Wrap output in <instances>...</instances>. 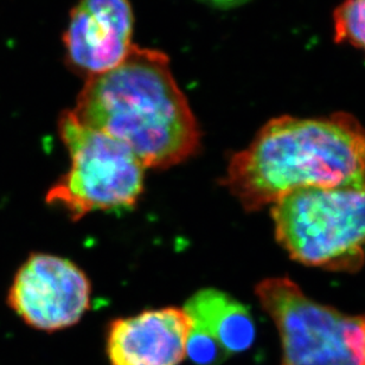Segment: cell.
Returning <instances> with one entry per match:
<instances>
[{
    "instance_id": "obj_12",
    "label": "cell",
    "mask_w": 365,
    "mask_h": 365,
    "mask_svg": "<svg viewBox=\"0 0 365 365\" xmlns=\"http://www.w3.org/2000/svg\"><path fill=\"white\" fill-rule=\"evenodd\" d=\"M207 4H210L211 6L217 7V9H223V10H228V9H234V7H239L245 4L250 3L252 0H204Z\"/></svg>"
},
{
    "instance_id": "obj_6",
    "label": "cell",
    "mask_w": 365,
    "mask_h": 365,
    "mask_svg": "<svg viewBox=\"0 0 365 365\" xmlns=\"http://www.w3.org/2000/svg\"><path fill=\"white\" fill-rule=\"evenodd\" d=\"M91 292L88 277L71 260L32 254L14 277L9 304L29 327L55 332L80 322Z\"/></svg>"
},
{
    "instance_id": "obj_11",
    "label": "cell",
    "mask_w": 365,
    "mask_h": 365,
    "mask_svg": "<svg viewBox=\"0 0 365 365\" xmlns=\"http://www.w3.org/2000/svg\"><path fill=\"white\" fill-rule=\"evenodd\" d=\"M186 356L197 365H218L228 359L214 338L195 327L189 336Z\"/></svg>"
},
{
    "instance_id": "obj_7",
    "label": "cell",
    "mask_w": 365,
    "mask_h": 365,
    "mask_svg": "<svg viewBox=\"0 0 365 365\" xmlns=\"http://www.w3.org/2000/svg\"><path fill=\"white\" fill-rule=\"evenodd\" d=\"M133 26L130 0H80L63 36L68 66L86 80L115 68L133 48Z\"/></svg>"
},
{
    "instance_id": "obj_10",
    "label": "cell",
    "mask_w": 365,
    "mask_h": 365,
    "mask_svg": "<svg viewBox=\"0 0 365 365\" xmlns=\"http://www.w3.org/2000/svg\"><path fill=\"white\" fill-rule=\"evenodd\" d=\"M334 42L365 55V0H344L334 12Z\"/></svg>"
},
{
    "instance_id": "obj_1",
    "label": "cell",
    "mask_w": 365,
    "mask_h": 365,
    "mask_svg": "<svg viewBox=\"0 0 365 365\" xmlns=\"http://www.w3.org/2000/svg\"><path fill=\"white\" fill-rule=\"evenodd\" d=\"M71 112L126 145L145 169H168L200 151V125L159 50L134 44L119 66L86 80Z\"/></svg>"
},
{
    "instance_id": "obj_9",
    "label": "cell",
    "mask_w": 365,
    "mask_h": 365,
    "mask_svg": "<svg viewBox=\"0 0 365 365\" xmlns=\"http://www.w3.org/2000/svg\"><path fill=\"white\" fill-rule=\"evenodd\" d=\"M192 327L217 341L227 356L245 352L257 336L255 322L247 306L214 288L197 292L185 304Z\"/></svg>"
},
{
    "instance_id": "obj_4",
    "label": "cell",
    "mask_w": 365,
    "mask_h": 365,
    "mask_svg": "<svg viewBox=\"0 0 365 365\" xmlns=\"http://www.w3.org/2000/svg\"><path fill=\"white\" fill-rule=\"evenodd\" d=\"M71 170L49 190L48 203L73 221L93 211L132 209L144 192L145 168L126 145L82 123L71 110L58 119Z\"/></svg>"
},
{
    "instance_id": "obj_5",
    "label": "cell",
    "mask_w": 365,
    "mask_h": 365,
    "mask_svg": "<svg viewBox=\"0 0 365 365\" xmlns=\"http://www.w3.org/2000/svg\"><path fill=\"white\" fill-rule=\"evenodd\" d=\"M280 334L281 365H365V316H349L307 297L288 277L255 289Z\"/></svg>"
},
{
    "instance_id": "obj_8",
    "label": "cell",
    "mask_w": 365,
    "mask_h": 365,
    "mask_svg": "<svg viewBox=\"0 0 365 365\" xmlns=\"http://www.w3.org/2000/svg\"><path fill=\"white\" fill-rule=\"evenodd\" d=\"M192 320L184 309H148L113 320L106 350L110 365H180L186 356Z\"/></svg>"
},
{
    "instance_id": "obj_3",
    "label": "cell",
    "mask_w": 365,
    "mask_h": 365,
    "mask_svg": "<svg viewBox=\"0 0 365 365\" xmlns=\"http://www.w3.org/2000/svg\"><path fill=\"white\" fill-rule=\"evenodd\" d=\"M277 242L292 259L327 271L365 262V189L304 187L272 205Z\"/></svg>"
},
{
    "instance_id": "obj_2",
    "label": "cell",
    "mask_w": 365,
    "mask_h": 365,
    "mask_svg": "<svg viewBox=\"0 0 365 365\" xmlns=\"http://www.w3.org/2000/svg\"><path fill=\"white\" fill-rule=\"evenodd\" d=\"M223 184L250 212L304 187L365 189L364 127L344 112L269 120L232 155Z\"/></svg>"
}]
</instances>
